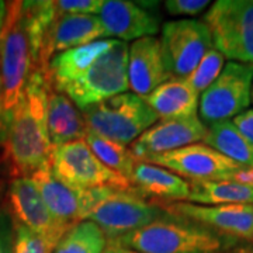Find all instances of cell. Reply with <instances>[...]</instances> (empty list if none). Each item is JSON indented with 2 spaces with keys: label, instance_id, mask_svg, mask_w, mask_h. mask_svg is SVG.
I'll return each mask as SVG.
<instances>
[{
  "label": "cell",
  "instance_id": "8fae6325",
  "mask_svg": "<svg viewBox=\"0 0 253 253\" xmlns=\"http://www.w3.org/2000/svg\"><path fill=\"white\" fill-rule=\"evenodd\" d=\"M166 71L170 78H186L203 56L214 48L208 27L199 20H173L165 23L159 38Z\"/></svg>",
  "mask_w": 253,
  "mask_h": 253
},
{
  "label": "cell",
  "instance_id": "7402d4cb",
  "mask_svg": "<svg viewBox=\"0 0 253 253\" xmlns=\"http://www.w3.org/2000/svg\"><path fill=\"white\" fill-rule=\"evenodd\" d=\"M187 203L200 206L253 204V184L232 180L189 181Z\"/></svg>",
  "mask_w": 253,
  "mask_h": 253
},
{
  "label": "cell",
  "instance_id": "ffe728a7",
  "mask_svg": "<svg viewBox=\"0 0 253 253\" xmlns=\"http://www.w3.org/2000/svg\"><path fill=\"white\" fill-rule=\"evenodd\" d=\"M48 135L52 148L84 141L87 126L82 111L63 93L48 84Z\"/></svg>",
  "mask_w": 253,
  "mask_h": 253
},
{
  "label": "cell",
  "instance_id": "44dd1931",
  "mask_svg": "<svg viewBox=\"0 0 253 253\" xmlns=\"http://www.w3.org/2000/svg\"><path fill=\"white\" fill-rule=\"evenodd\" d=\"M144 100L158 118H183L197 116L200 94L184 78H170Z\"/></svg>",
  "mask_w": 253,
  "mask_h": 253
},
{
  "label": "cell",
  "instance_id": "6da1fadb",
  "mask_svg": "<svg viewBox=\"0 0 253 253\" xmlns=\"http://www.w3.org/2000/svg\"><path fill=\"white\" fill-rule=\"evenodd\" d=\"M128 44L99 40L55 55L46 68V81L79 110L129 90L126 78Z\"/></svg>",
  "mask_w": 253,
  "mask_h": 253
},
{
  "label": "cell",
  "instance_id": "d590c367",
  "mask_svg": "<svg viewBox=\"0 0 253 253\" xmlns=\"http://www.w3.org/2000/svg\"><path fill=\"white\" fill-rule=\"evenodd\" d=\"M252 101H253V87H252Z\"/></svg>",
  "mask_w": 253,
  "mask_h": 253
},
{
  "label": "cell",
  "instance_id": "7a4b0ae2",
  "mask_svg": "<svg viewBox=\"0 0 253 253\" xmlns=\"http://www.w3.org/2000/svg\"><path fill=\"white\" fill-rule=\"evenodd\" d=\"M51 151L46 73L34 69L17 106L10 114L3 155L14 177H31L49 163Z\"/></svg>",
  "mask_w": 253,
  "mask_h": 253
},
{
  "label": "cell",
  "instance_id": "d4e9b609",
  "mask_svg": "<svg viewBox=\"0 0 253 253\" xmlns=\"http://www.w3.org/2000/svg\"><path fill=\"white\" fill-rule=\"evenodd\" d=\"M84 141L89 145L91 152L96 155L107 168L120 173L121 176H124L126 180L129 181V176L134 170L135 163L138 162L134 158V155L131 154L129 148H126V145L117 144L110 139L101 138L89 131H87Z\"/></svg>",
  "mask_w": 253,
  "mask_h": 253
},
{
  "label": "cell",
  "instance_id": "9c48e42d",
  "mask_svg": "<svg viewBox=\"0 0 253 253\" xmlns=\"http://www.w3.org/2000/svg\"><path fill=\"white\" fill-rule=\"evenodd\" d=\"M49 165L55 177L73 189H132L131 183L124 176L111 170L91 152L86 141L54 146Z\"/></svg>",
  "mask_w": 253,
  "mask_h": 253
},
{
  "label": "cell",
  "instance_id": "9a60e30c",
  "mask_svg": "<svg viewBox=\"0 0 253 253\" xmlns=\"http://www.w3.org/2000/svg\"><path fill=\"white\" fill-rule=\"evenodd\" d=\"M207 131L208 126L199 116L161 120L136 138L129 145V151L138 162H144L151 156L199 144L206 139Z\"/></svg>",
  "mask_w": 253,
  "mask_h": 253
},
{
  "label": "cell",
  "instance_id": "52a82bcc",
  "mask_svg": "<svg viewBox=\"0 0 253 253\" xmlns=\"http://www.w3.org/2000/svg\"><path fill=\"white\" fill-rule=\"evenodd\" d=\"M203 23L225 59L253 66V0H218Z\"/></svg>",
  "mask_w": 253,
  "mask_h": 253
},
{
  "label": "cell",
  "instance_id": "7c38bea8",
  "mask_svg": "<svg viewBox=\"0 0 253 253\" xmlns=\"http://www.w3.org/2000/svg\"><path fill=\"white\" fill-rule=\"evenodd\" d=\"M106 37L99 16L56 13L40 37L34 54V69L46 72L55 55L104 40Z\"/></svg>",
  "mask_w": 253,
  "mask_h": 253
},
{
  "label": "cell",
  "instance_id": "3957f363",
  "mask_svg": "<svg viewBox=\"0 0 253 253\" xmlns=\"http://www.w3.org/2000/svg\"><path fill=\"white\" fill-rule=\"evenodd\" d=\"M235 241L166 212L152 224L109 244L120 245L138 253H219L232 246Z\"/></svg>",
  "mask_w": 253,
  "mask_h": 253
},
{
  "label": "cell",
  "instance_id": "277c9868",
  "mask_svg": "<svg viewBox=\"0 0 253 253\" xmlns=\"http://www.w3.org/2000/svg\"><path fill=\"white\" fill-rule=\"evenodd\" d=\"M166 215L154 201H148L134 187L128 190L96 187L82 190V221L89 219L114 241Z\"/></svg>",
  "mask_w": 253,
  "mask_h": 253
},
{
  "label": "cell",
  "instance_id": "4dcf8cb0",
  "mask_svg": "<svg viewBox=\"0 0 253 253\" xmlns=\"http://www.w3.org/2000/svg\"><path fill=\"white\" fill-rule=\"evenodd\" d=\"M234 126L239 129V132L245 135L253 144V110L248 109L232 120Z\"/></svg>",
  "mask_w": 253,
  "mask_h": 253
},
{
  "label": "cell",
  "instance_id": "836d02e7",
  "mask_svg": "<svg viewBox=\"0 0 253 253\" xmlns=\"http://www.w3.org/2000/svg\"><path fill=\"white\" fill-rule=\"evenodd\" d=\"M7 1H3L0 0V34L3 31L4 27V23H6V17H7Z\"/></svg>",
  "mask_w": 253,
  "mask_h": 253
},
{
  "label": "cell",
  "instance_id": "5bb4252c",
  "mask_svg": "<svg viewBox=\"0 0 253 253\" xmlns=\"http://www.w3.org/2000/svg\"><path fill=\"white\" fill-rule=\"evenodd\" d=\"M159 206L173 217L189 219L221 235L253 241V204L200 206L177 201Z\"/></svg>",
  "mask_w": 253,
  "mask_h": 253
},
{
  "label": "cell",
  "instance_id": "2e32d148",
  "mask_svg": "<svg viewBox=\"0 0 253 253\" xmlns=\"http://www.w3.org/2000/svg\"><path fill=\"white\" fill-rule=\"evenodd\" d=\"M126 78L129 89L142 99L170 79L163 62L159 38L144 37L129 45Z\"/></svg>",
  "mask_w": 253,
  "mask_h": 253
},
{
  "label": "cell",
  "instance_id": "ba28073f",
  "mask_svg": "<svg viewBox=\"0 0 253 253\" xmlns=\"http://www.w3.org/2000/svg\"><path fill=\"white\" fill-rule=\"evenodd\" d=\"M190 181L232 180L253 184V169L238 165L206 144H193L145 159Z\"/></svg>",
  "mask_w": 253,
  "mask_h": 253
},
{
  "label": "cell",
  "instance_id": "8992f818",
  "mask_svg": "<svg viewBox=\"0 0 253 253\" xmlns=\"http://www.w3.org/2000/svg\"><path fill=\"white\" fill-rule=\"evenodd\" d=\"M7 17L0 34V79L7 114L17 106L34 71L23 1H7Z\"/></svg>",
  "mask_w": 253,
  "mask_h": 253
},
{
  "label": "cell",
  "instance_id": "d6a6232c",
  "mask_svg": "<svg viewBox=\"0 0 253 253\" xmlns=\"http://www.w3.org/2000/svg\"><path fill=\"white\" fill-rule=\"evenodd\" d=\"M103 253H138L135 251H131V249H126V248H123L120 245L116 244H107V248Z\"/></svg>",
  "mask_w": 253,
  "mask_h": 253
},
{
  "label": "cell",
  "instance_id": "4316f807",
  "mask_svg": "<svg viewBox=\"0 0 253 253\" xmlns=\"http://www.w3.org/2000/svg\"><path fill=\"white\" fill-rule=\"evenodd\" d=\"M54 249L41 236L30 229L14 224V246L13 253H52Z\"/></svg>",
  "mask_w": 253,
  "mask_h": 253
},
{
  "label": "cell",
  "instance_id": "e0dca14e",
  "mask_svg": "<svg viewBox=\"0 0 253 253\" xmlns=\"http://www.w3.org/2000/svg\"><path fill=\"white\" fill-rule=\"evenodd\" d=\"M99 18L107 37H117L124 42L155 37L159 33V18L135 1L104 0Z\"/></svg>",
  "mask_w": 253,
  "mask_h": 253
},
{
  "label": "cell",
  "instance_id": "83f0119b",
  "mask_svg": "<svg viewBox=\"0 0 253 253\" xmlns=\"http://www.w3.org/2000/svg\"><path fill=\"white\" fill-rule=\"evenodd\" d=\"M104 0H56L55 7L59 14H99Z\"/></svg>",
  "mask_w": 253,
  "mask_h": 253
},
{
  "label": "cell",
  "instance_id": "1f68e13d",
  "mask_svg": "<svg viewBox=\"0 0 253 253\" xmlns=\"http://www.w3.org/2000/svg\"><path fill=\"white\" fill-rule=\"evenodd\" d=\"M10 116L4 107V94H3V87H1V79H0V148L4 145V138H6V131L9 126Z\"/></svg>",
  "mask_w": 253,
  "mask_h": 253
},
{
  "label": "cell",
  "instance_id": "5b68a950",
  "mask_svg": "<svg viewBox=\"0 0 253 253\" xmlns=\"http://www.w3.org/2000/svg\"><path fill=\"white\" fill-rule=\"evenodd\" d=\"M81 111L89 132L126 146L158 123V116L146 101L128 91Z\"/></svg>",
  "mask_w": 253,
  "mask_h": 253
},
{
  "label": "cell",
  "instance_id": "603a6c76",
  "mask_svg": "<svg viewBox=\"0 0 253 253\" xmlns=\"http://www.w3.org/2000/svg\"><path fill=\"white\" fill-rule=\"evenodd\" d=\"M203 142L238 165L253 169V144L239 132L231 120L208 126L207 136Z\"/></svg>",
  "mask_w": 253,
  "mask_h": 253
},
{
  "label": "cell",
  "instance_id": "f1b7e54d",
  "mask_svg": "<svg viewBox=\"0 0 253 253\" xmlns=\"http://www.w3.org/2000/svg\"><path fill=\"white\" fill-rule=\"evenodd\" d=\"M210 6L208 0H166L165 9L170 16H197Z\"/></svg>",
  "mask_w": 253,
  "mask_h": 253
},
{
  "label": "cell",
  "instance_id": "f546056e",
  "mask_svg": "<svg viewBox=\"0 0 253 253\" xmlns=\"http://www.w3.org/2000/svg\"><path fill=\"white\" fill-rule=\"evenodd\" d=\"M14 221L9 210L0 207V253H13Z\"/></svg>",
  "mask_w": 253,
  "mask_h": 253
},
{
  "label": "cell",
  "instance_id": "484cf974",
  "mask_svg": "<svg viewBox=\"0 0 253 253\" xmlns=\"http://www.w3.org/2000/svg\"><path fill=\"white\" fill-rule=\"evenodd\" d=\"M224 66H225L224 55L215 48H212L203 56L196 69L184 79L189 82V84L194 90L201 94L208 86L214 83V81L219 76V73L222 72Z\"/></svg>",
  "mask_w": 253,
  "mask_h": 253
},
{
  "label": "cell",
  "instance_id": "cb8c5ba5",
  "mask_svg": "<svg viewBox=\"0 0 253 253\" xmlns=\"http://www.w3.org/2000/svg\"><path fill=\"white\" fill-rule=\"evenodd\" d=\"M107 244V236L100 226L84 219L65 232L52 253H103Z\"/></svg>",
  "mask_w": 253,
  "mask_h": 253
},
{
  "label": "cell",
  "instance_id": "d6986e66",
  "mask_svg": "<svg viewBox=\"0 0 253 253\" xmlns=\"http://www.w3.org/2000/svg\"><path fill=\"white\" fill-rule=\"evenodd\" d=\"M45 206L61 224L71 228L82 221V190L73 189L55 177L46 163L31 177Z\"/></svg>",
  "mask_w": 253,
  "mask_h": 253
},
{
  "label": "cell",
  "instance_id": "30bf717a",
  "mask_svg": "<svg viewBox=\"0 0 253 253\" xmlns=\"http://www.w3.org/2000/svg\"><path fill=\"white\" fill-rule=\"evenodd\" d=\"M253 87V66L228 62L211 86L200 94L201 121L208 126L229 121L251 106Z\"/></svg>",
  "mask_w": 253,
  "mask_h": 253
},
{
  "label": "cell",
  "instance_id": "ac0fdd59",
  "mask_svg": "<svg viewBox=\"0 0 253 253\" xmlns=\"http://www.w3.org/2000/svg\"><path fill=\"white\" fill-rule=\"evenodd\" d=\"M129 183L142 197H149L158 204L187 201L189 199V181L152 163L136 162L129 176Z\"/></svg>",
  "mask_w": 253,
  "mask_h": 253
},
{
  "label": "cell",
  "instance_id": "4fadbf2b",
  "mask_svg": "<svg viewBox=\"0 0 253 253\" xmlns=\"http://www.w3.org/2000/svg\"><path fill=\"white\" fill-rule=\"evenodd\" d=\"M9 212L14 224L41 236L52 249L69 229L51 214L30 177H14L7 190Z\"/></svg>",
  "mask_w": 253,
  "mask_h": 253
},
{
  "label": "cell",
  "instance_id": "e575fe53",
  "mask_svg": "<svg viewBox=\"0 0 253 253\" xmlns=\"http://www.w3.org/2000/svg\"><path fill=\"white\" fill-rule=\"evenodd\" d=\"M232 253H253V246H245L241 249H236L235 252Z\"/></svg>",
  "mask_w": 253,
  "mask_h": 253
}]
</instances>
